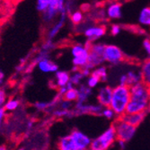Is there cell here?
Returning a JSON list of instances; mask_svg holds the SVG:
<instances>
[{
	"instance_id": "484cf974",
	"label": "cell",
	"mask_w": 150,
	"mask_h": 150,
	"mask_svg": "<svg viewBox=\"0 0 150 150\" xmlns=\"http://www.w3.org/2000/svg\"><path fill=\"white\" fill-rule=\"evenodd\" d=\"M63 100H66L67 102H76L77 99H78V91H77V88L76 87H73L71 88L70 90L67 91L63 96H62Z\"/></svg>"
},
{
	"instance_id": "8fae6325",
	"label": "cell",
	"mask_w": 150,
	"mask_h": 150,
	"mask_svg": "<svg viewBox=\"0 0 150 150\" xmlns=\"http://www.w3.org/2000/svg\"><path fill=\"white\" fill-rule=\"evenodd\" d=\"M103 107L97 104H91L88 103H79L76 102L74 112L76 114H93V115H102Z\"/></svg>"
},
{
	"instance_id": "d6986e66",
	"label": "cell",
	"mask_w": 150,
	"mask_h": 150,
	"mask_svg": "<svg viewBox=\"0 0 150 150\" xmlns=\"http://www.w3.org/2000/svg\"><path fill=\"white\" fill-rule=\"evenodd\" d=\"M78 91V99L76 102L79 103H87L88 98L92 95V89H90L86 84H81L77 87Z\"/></svg>"
},
{
	"instance_id": "7bdbcfd3",
	"label": "cell",
	"mask_w": 150,
	"mask_h": 150,
	"mask_svg": "<svg viewBox=\"0 0 150 150\" xmlns=\"http://www.w3.org/2000/svg\"><path fill=\"white\" fill-rule=\"evenodd\" d=\"M17 150H25L24 148H19V149H17Z\"/></svg>"
},
{
	"instance_id": "7402d4cb",
	"label": "cell",
	"mask_w": 150,
	"mask_h": 150,
	"mask_svg": "<svg viewBox=\"0 0 150 150\" xmlns=\"http://www.w3.org/2000/svg\"><path fill=\"white\" fill-rule=\"evenodd\" d=\"M139 22L141 25L150 27V6L143 7L139 13Z\"/></svg>"
},
{
	"instance_id": "f35d334b",
	"label": "cell",
	"mask_w": 150,
	"mask_h": 150,
	"mask_svg": "<svg viewBox=\"0 0 150 150\" xmlns=\"http://www.w3.org/2000/svg\"><path fill=\"white\" fill-rule=\"evenodd\" d=\"M6 110L3 108H0V126L2 125V123L5 120V118H6Z\"/></svg>"
},
{
	"instance_id": "277c9868",
	"label": "cell",
	"mask_w": 150,
	"mask_h": 150,
	"mask_svg": "<svg viewBox=\"0 0 150 150\" xmlns=\"http://www.w3.org/2000/svg\"><path fill=\"white\" fill-rule=\"evenodd\" d=\"M116 140L115 128L113 125H111L97 138L92 139L91 148L93 150H108Z\"/></svg>"
},
{
	"instance_id": "d590c367",
	"label": "cell",
	"mask_w": 150,
	"mask_h": 150,
	"mask_svg": "<svg viewBox=\"0 0 150 150\" xmlns=\"http://www.w3.org/2000/svg\"><path fill=\"white\" fill-rule=\"evenodd\" d=\"M110 32H111V34L112 35V36H117L118 34H120V33L121 32V26L120 25H119V24H112V26H111V30H110Z\"/></svg>"
},
{
	"instance_id": "7c38bea8",
	"label": "cell",
	"mask_w": 150,
	"mask_h": 150,
	"mask_svg": "<svg viewBox=\"0 0 150 150\" xmlns=\"http://www.w3.org/2000/svg\"><path fill=\"white\" fill-rule=\"evenodd\" d=\"M113 87L110 86H103L98 89L97 92V102L103 108L110 107L112 98Z\"/></svg>"
},
{
	"instance_id": "4dcf8cb0",
	"label": "cell",
	"mask_w": 150,
	"mask_h": 150,
	"mask_svg": "<svg viewBox=\"0 0 150 150\" xmlns=\"http://www.w3.org/2000/svg\"><path fill=\"white\" fill-rule=\"evenodd\" d=\"M52 106H55L54 103H47V102H37L34 104V107L38 111H46Z\"/></svg>"
},
{
	"instance_id": "ee69618b",
	"label": "cell",
	"mask_w": 150,
	"mask_h": 150,
	"mask_svg": "<svg viewBox=\"0 0 150 150\" xmlns=\"http://www.w3.org/2000/svg\"><path fill=\"white\" fill-rule=\"evenodd\" d=\"M86 150H93V149H92V148L90 147V148H88V149H86Z\"/></svg>"
},
{
	"instance_id": "ba28073f",
	"label": "cell",
	"mask_w": 150,
	"mask_h": 150,
	"mask_svg": "<svg viewBox=\"0 0 150 150\" xmlns=\"http://www.w3.org/2000/svg\"><path fill=\"white\" fill-rule=\"evenodd\" d=\"M65 10V1L63 0H50L49 8L42 13V20L43 22L50 23L56 17H59Z\"/></svg>"
},
{
	"instance_id": "5b68a950",
	"label": "cell",
	"mask_w": 150,
	"mask_h": 150,
	"mask_svg": "<svg viewBox=\"0 0 150 150\" xmlns=\"http://www.w3.org/2000/svg\"><path fill=\"white\" fill-rule=\"evenodd\" d=\"M106 44L102 42H93L90 43L89 46V57L86 67L89 69L93 70L98 67L103 66V64L105 62L103 53Z\"/></svg>"
},
{
	"instance_id": "60d3db41",
	"label": "cell",
	"mask_w": 150,
	"mask_h": 150,
	"mask_svg": "<svg viewBox=\"0 0 150 150\" xmlns=\"http://www.w3.org/2000/svg\"><path fill=\"white\" fill-rule=\"evenodd\" d=\"M4 80H5V75L2 71H0V89H1V86L4 83Z\"/></svg>"
},
{
	"instance_id": "1f68e13d",
	"label": "cell",
	"mask_w": 150,
	"mask_h": 150,
	"mask_svg": "<svg viewBox=\"0 0 150 150\" xmlns=\"http://www.w3.org/2000/svg\"><path fill=\"white\" fill-rule=\"evenodd\" d=\"M54 48H55V43L53 42V40H47L46 42L42 45V50H40L49 53Z\"/></svg>"
},
{
	"instance_id": "9a60e30c",
	"label": "cell",
	"mask_w": 150,
	"mask_h": 150,
	"mask_svg": "<svg viewBox=\"0 0 150 150\" xmlns=\"http://www.w3.org/2000/svg\"><path fill=\"white\" fill-rule=\"evenodd\" d=\"M37 67L40 72L45 74L57 73L59 71V66L50 59H45L37 62Z\"/></svg>"
},
{
	"instance_id": "83f0119b",
	"label": "cell",
	"mask_w": 150,
	"mask_h": 150,
	"mask_svg": "<svg viewBox=\"0 0 150 150\" xmlns=\"http://www.w3.org/2000/svg\"><path fill=\"white\" fill-rule=\"evenodd\" d=\"M99 83H101V80H100V78H98L96 76H94V75H93V74H91L88 77H87V79H86V86L90 88V89H93V88H94V87H96L98 85H99Z\"/></svg>"
},
{
	"instance_id": "4fadbf2b",
	"label": "cell",
	"mask_w": 150,
	"mask_h": 150,
	"mask_svg": "<svg viewBox=\"0 0 150 150\" xmlns=\"http://www.w3.org/2000/svg\"><path fill=\"white\" fill-rule=\"evenodd\" d=\"M67 16H69V15H67V13L66 12V10L60 13L59 18H58V21H56L51 25V27L49 29V31L47 33V39L48 40H52L59 34V33L65 26Z\"/></svg>"
},
{
	"instance_id": "d6a6232c",
	"label": "cell",
	"mask_w": 150,
	"mask_h": 150,
	"mask_svg": "<svg viewBox=\"0 0 150 150\" xmlns=\"http://www.w3.org/2000/svg\"><path fill=\"white\" fill-rule=\"evenodd\" d=\"M54 115L59 117V118H63V117H69L72 115V112L71 111H66V110H62V109H59V110H56L54 112Z\"/></svg>"
},
{
	"instance_id": "d4e9b609",
	"label": "cell",
	"mask_w": 150,
	"mask_h": 150,
	"mask_svg": "<svg viewBox=\"0 0 150 150\" xmlns=\"http://www.w3.org/2000/svg\"><path fill=\"white\" fill-rule=\"evenodd\" d=\"M85 78V76L83 75V73L81 72V70H74V73L70 75V83L76 86H79L82 84V81Z\"/></svg>"
},
{
	"instance_id": "44dd1931",
	"label": "cell",
	"mask_w": 150,
	"mask_h": 150,
	"mask_svg": "<svg viewBox=\"0 0 150 150\" xmlns=\"http://www.w3.org/2000/svg\"><path fill=\"white\" fill-rule=\"evenodd\" d=\"M59 150H78L73 141L71 140L69 135L61 138L58 143Z\"/></svg>"
},
{
	"instance_id": "8d00e7d4",
	"label": "cell",
	"mask_w": 150,
	"mask_h": 150,
	"mask_svg": "<svg viewBox=\"0 0 150 150\" xmlns=\"http://www.w3.org/2000/svg\"><path fill=\"white\" fill-rule=\"evenodd\" d=\"M73 87H75L71 83H69V84H67V86H63V87H60V88H59V96H63V95L69 91V90H70L71 88H73Z\"/></svg>"
},
{
	"instance_id": "ab89813d",
	"label": "cell",
	"mask_w": 150,
	"mask_h": 150,
	"mask_svg": "<svg viewBox=\"0 0 150 150\" xmlns=\"http://www.w3.org/2000/svg\"><path fill=\"white\" fill-rule=\"evenodd\" d=\"M117 143H118V146H120V149H125V147H126V142H124V141H122V140H117Z\"/></svg>"
},
{
	"instance_id": "e0dca14e",
	"label": "cell",
	"mask_w": 150,
	"mask_h": 150,
	"mask_svg": "<svg viewBox=\"0 0 150 150\" xmlns=\"http://www.w3.org/2000/svg\"><path fill=\"white\" fill-rule=\"evenodd\" d=\"M125 73L127 76V86L131 87L142 82V75L140 70L130 69Z\"/></svg>"
},
{
	"instance_id": "30bf717a",
	"label": "cell",
	"mask_w": 150,
	"mask_h": 150,
	"mask_svg": "<svg viewBox=\"0 0 150 150\" xmlns=\"http://www.w3.org/2000/svg\"><path fill=\"white\" fill-rule=\"evenodd\" d=\"M69 137L78 150H86L91 147L92 139L88 135L79 129H73L69 134Z\"/></svg>"
},
{
	"instance_id": "74e56055",
	"label": "cell",
	"mask_w": 150,
	"mask_h": 150,
	"mask_svg": "<svg viewBox=\"0 0 150 150\" xmlns=\"http://www.w3.org/2000/svg\"><path fill=\"white\" fill-rule=\"evenodd\" d=\"M6 103V93L3 89H0V108H3Z\"/></svg>"
},
{
	"instance_id": "6da1fadb",
	"label": "cell",
	"mask_w": 150,
	"mask_h": 150,
	"mask_svg": "<svg viewBox=\"0 0 150 150\" xmlns=\"http://www.w3.org/2000/svg\"><path fill=\"white\" fill-rule=\"evenodd\" d=\"M150 109V87L141 82L130 87V101L126 113L146 112Z\"/></svg>"
},
{
	"instance_id": "9c48e42d",
	"label": "cell",
	"mask_w": 150,
	"mask_h": 150,
	"mask_svg": "<svg viewBox=\"0 0 150 150\" xmlns=\"http://www.w3.org/2000/svg\"><path fill=\"white\" fill-rule=\"evenodd\" d=\"M103 57L105 62L112 65H118L125 60V54L118 46L108 44L105 46Z\"/></svg>"
},
{
	"instance_id": "8992f818",
	"label": "cell",
	"mask_w": 150,
	"mask_h": 150,
	"mask_svg": "<svg viewBox=\"0 0 150 150\" xmlns=\"http://www.w3.org/2000/svg\"><path fill=\"white\" fill-rule=\"evenodd\" d=\"M86 27H81L80 25L76 26L77 32L82 33L86 39V42L93 43L103 37L106 33V27L102 24H90L87 22H84Z\"/></svg>"
},
{
	"instance_id": "3957f363",
	"label": "cell",
	"mask_w": 150,
	"mask_h": 150,
	"mask_svg": "<svg viewBox=\"0 0 150 150\" xmlns=\"http://www.w3.org/2000/svg\"><path fill=\"white\" fill-rule=\"evenodd\" d=\"M89 42H86L85 44L76 43L71 46L72 65L75 69L78 70L86 67L89 57Z\"/></svg>"
},
{
	"instance_id": "ac0fdd59",
	"label": "cell",
	"mask_w": 150,
	"mask_h": 150,
	"mask_svg": "<svg viewBox=\"0 0 150 150\" xmlns=\"http://www.w3.org/2000/svg\"><path fill=\"white\" fill-rule=\"evenodd\" d=\"M70 83V74L65 70H59L55 73V86L58 88L63 87Z\"/></svg>"
},
{
	"instance_id": "7a4b0ae2",
	"label": "cell",
	"mask_w": 150,
	"mask_h": 150,
	"mask_svg": "<svg viewBox=\"0 0 150 150\" xmlns=\"http://www.w3.org/2000/svg\"><path fill=\"white\" fill-rule=\"evenodd\" d=\"M130 101V87L117 85L113 87L112 98L110 107L115 112L117 118H121L126 114L127 107Z\"/></svg>"
},
{
	"instance_id": "f546056e",
	"label": "cell",
	"mask_w": 150,
	"mask_h": 150,
	"mask_svg": "<svg viewBox=\"0 0 150 150\" xmlns=\"http://www.w3.org/2000/svg\"><path fill=\"white\" fill-rule=\"evenodd\" d=\"M50 6V0H38L36 2V9L39 12L44 13Z\"/></svg>"
},
{
	"instance_id": "f1b7e54d",
	"label": "cell",
	"mask_w": 150,
	"mask_h": 150,
	"mask_svg": "<svg viewBox=\"0 0 150 150\" xmlns=\"http://www.w3.org/2000/svg\"><path fill=\"white\" fill-rule=\"evenodd\" d=\"M102 116H103L105 119L107 120H116L118 118L115 114V112H113V110L111 108V107H105L103 108V112H102Z\"/></svg>"
},
{
	"instance_id": "ffe728a7",
	"label": "cell",
	"mask_w": 150,
	"mask_h": 150,
	"mask_svg": "<svg viewBox=\"0 0 150 150\" xmlns=\"http://www.w3.org/2000/svg\"><path fill=\"white\" fill-rule=\"evenodd\" d=\"M140 72L142 75V82L150 87V59H146L142 63Z\"/></svg>"
},
{
	"instance_id": "603a6c76",
	"label": "cell",
	"mask_w": 150,
	"mask_h": 150,
	"mask_svg": "<svg viewBox=\"0 0 150 150\" xmlns=\"http://www.w3.org/2000/svg\"><path fill=\"white\" fill-rule=\"evenodd\" d=\"M84 18H85V16H84L83 12H82L81 10H78V9L75 10L69 16V19H70L71 23L76 26H77V25H79L83 23L85 21Z\"/></svg>"
},
{
	"instance_id": "cb8c5ba5",
	"label": "cell",
	"mask_w": 150,
	"mask_h": 150,
	"mask_svg": "<svg viewBox=\"0 0 150 150\" xmlns=\"http://www.w3.org/2000/svg\"><path fill=\"white\" fill-rule=\"evenodd\" d=\"M91 74L96 76L98 78H100L101 82L107 81V78H108V71H107V69H106L104 66H101V67H96V69H94L92 71Z\"/></svg>"
},
{
	"instance_id": "e575fe53",
	"label": "cell",
	"mask_w": 150,
	"mask_h": 150,
	"mask_svg": "<svg viewBox=\"0 0 150 150\" xmlns=\"http://www.w3.org/2000/svg\"><path fill=\"white\" fill-rule=\"evenodd\" d=\"M59 108L62 109V110H66V111H70V109L72 107V103L70 102H67L66 100H61L59 103Z\"/></svg>"
},
{
	"instance_id": "5bb4252c",
	"label": "cell",
	"mask_w": 150,
	"mask_h": 150,
	"mask_svg": "<svg viewBox=\"0 0 150 150\" xmlns=\"http://www.w3.org/2000/svg\"><path fill=\"white\" fill-rule=\"evenodd\" d=\"M106 17L111 20H117L122 16V5L118 2L109 4L105 10Z\"/></svg>"
},
{
	"instance_id": "836d02e7",
	"label": "cell",
	"mask_w": 150,
	"mask_h": 150,
	"mask_svg": "<svg viewBox=\"0 0 150 150\" xmlns=\"http://www.w3.org/2000/svg\"><path fill=\"white\" fill-rule=\"evenodd\" d=\"M142 46H143V49H144L146 54L147 55L148 59H150V38H146L143 40Z\"/></svg>"
},
{
	"instance_id": "b9f144b4",
	"label": "cell",
	"mask_w": 150,
	"mask_h": 150,
	"mask_svg": "<svg viewBox=\"0 0 150 150\" xmlns=\"http://www.w3.org/2000/svg\"><path fill=\"white\" fill-rule=\"evenodd\" d=\"M0 150H6V147L5 146H0Z\"/></svg>"
},
{
	"instance_id": "52a82bcc",
	"label": "cell",
	"mask_w": 150,
	"mask_h": 150,
	"mask_svg": "<svg viewBox=\"0 0 150 150\" xmlns=\"http://www.w3.org/2000/svg\"><path fill=\"white\" fill-rule=\"evenodd\" d=\"M113 126L116 131L117 140H122L126 143L133 139L136 131H137V128L126 123L125 121H123L120 118L114 121Z\"/></svg>"
},
{
	"instance_id": "2e32d148",
	"label": "cell",
	"mask_w": 150,
	"mask_h": 150,
	"mask_svg": "<svg viewBox=\"0 0 150 150\" xmlns=\"http://www.w3.org/2000/svg\"><path fill=\"white\" fill-rule=\"evenodd\" d=\"M146 112H140V113H133V114H129V113H126L122 116L121 119L123 121H125L126 123L133 126V127H136L137 128L139 125H140L145 117H146Z\"/></svg>"
},
{
	"instance_id": "4316f807",
	"label": "cell",
	"mask_w": 150,
	"mask_h": 150,
	"mask_svg": "<svg viewBox=\"0 0 150 150\" xmlns=\"http://www.w3.org/2000/svg\"><path fill=\"white\" fill-rule=\"evenodd\" d=\"M20 105V101L15 98H11L9 100L6 101L4 109L6 110V112H15L16 110H17L18 107Z\"/></svg>"
}]
</instances>
